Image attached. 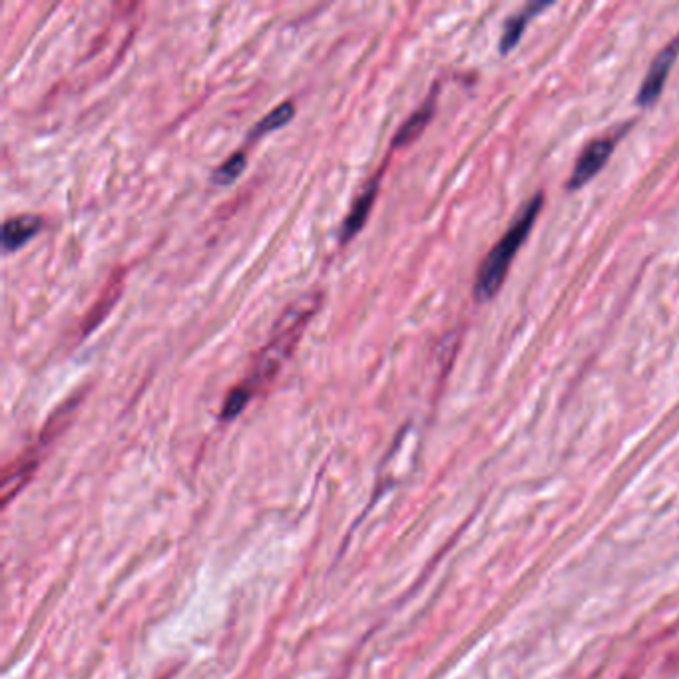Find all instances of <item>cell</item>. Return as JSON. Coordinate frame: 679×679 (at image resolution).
I'll return each mask as SVG.
<instances>
[{
    "mask_svg": "<svg viewBox=\"0 0 679 679\" xmlns=\"http://www.w3.org/2000/svg\"><path fill=\"white\" fill-rule=\"evenodd\" d=\"M321 299H323L321 291L313 289L301 295L297 301H293L289 309H285V313L279 317L271 333L269 343L263 347V351L255 359L247 377L237 387H233L231 393L227 395L226 405L222 409L224 421L235 419L253 399V395L269 387L271 381L279 375L283 363L289 359L299 339L303 337L307 323L321 307Z\"/></svg>",
    "mask_w": 679,
    "mask_h": 679,
    "instance_id": "obj_1",
    "label": "cell"
},
{
    "mask_svg": "<svg viewBox=\"0 0 679 679\" xmlns=\"http://www.w3.org/2000/svg\"><path fill=\"white\" fill-rule=\"evenodd\" d=\"M542 206H544V196L536 194L522 208V212L506 229V233L498 239V243L488 251V255L484 257V261L478 269L476 283H474V295H476L478 301H488L500 291V287H502V283L508 275V269L514 261V255L524 245L528 233L534 227L536 218L540 216Z\"/></svg>",
    "mask_w": 679,
    "mask_h": 679,
    "instance_id": "obj_2",
    "label": "cell"
},
{
    "mask_svg": "<svg viewBox=\"0 0 679 679\" xmlns=\"http://www.w3.org/2000/svg\"><path fill=\"white\" fill-rule=\"evenodd\" d=\"M616 136H604V138H596L592 140L582 154L578 156V162L572 170V176L566 184L568 192H574L578 188H582L584 184H588L610 160L614 148H616Z\"/></svg>",
    "mask_w": 679,
    "mask_h": 679,
    "instance_id": "obj_3",
    "label": "cell"
},
{
    "mask_svg": "<svg viewBox=\"0 0 679 679\" xmlns=\"http://www.w3.org/2000/svg\"><path fill=\"white\" fill-rule=\"evenodd\" d=\"M678 54L679 36L678 38H674V40H672V42L656 56V60L652 62L650 72L646 74V78H644V82H642V86H640V92H638V104H640V106H650V104H654V102L660 98V94H662V90H664V86H666V80H668V76H670V70H672V66H674Z\"/></svg>",
    "mask_w": 679,
    "mask_h": 679,
    "instance_id": "obj_4",
    "label": "cell"
},
{
    "mask_svg": "<svg viewBox=\"0 0 679 679\" xmlns=\"http://www.w3.org/2000/svg\"><path fill=\"white\" fill-rule=\"evenodd\" d=\"M379 184H381V172L363 188V192L353 202V208L349 210L347 218L343 220L341 229H339V241L341 243H349L367 224L371 210H373V204H375L377 194H379Z\"/></svg>",
    "mask_w": 679,
    "mask_h": 679,
    "instance_id": "obj_5",
    "label": "cell"
},
{
    "mask_svg": "<svg viewBox=\"0 0 679 679\" xmlns=\"http://www.w3.org/2000/svg\"><path fill=\"white\" fill-rule=\"evenodd\" d=\"M42 226H44L42 218H38L34 214H22V216L6 220L4 227H2V245H4V251L20 249L34 235H38V231L42 229Z\"/></svg>",
    "mask_w": 679,
    "mask_h": 679,
    "instance_id": "obj_6",
    "label": "cell"
},
{
    "mask_svg": "<svg viewBox=\"0 0 679 679\" xmlns=\"http://www.w3.org/2000/svg\"><path fill=\"white\" fill-rule=\"evenodd\" d=\"M550 6V2H532V4H526L520 12H514L506 22H504V28H502V36H500V52L502 54H508L522 38L528 22L540 14L542 10H546Z\"/></svg>",
    "mask_w": 679,
    "mask_h": 679,
    "instance_id": "obj_7",
    "label": "cell"
},
{
    "mask_svg": "<svg viewBox=\"0 0 679 679\" xmlns=\"http://www.w3.org/2000/svg\"><path fill=\"white\" fill-rule=\"evenodd\" d=\"M435 108H437V90L433 94H429L425 104L417 112H413L407 118V122L399 128V132L393 138V148H405L413 140H417L423 134V130L427 128V124L433 120Z\"/></svg>",
    "mask_w": 679,
    "mask_h": 679,
    "instance_id": "obj_8",
    "label": "cell"
},
{
    "mask_svg": "<svg viewBox=\"0 0 679 679\" xmlns=\"http://www.w3.org/2000/svg\"><path fill=\"white\" fill-rule=\"evenodd\" d=\"M293 116H295V104H293V102H283V104H279L277 108H273L267 116H263V118L253 126V130L249 132V140H253V138L257 140V138H261V136H265V134H269V132L279 130L281 126H285L287 122H291Z\"/></svg>",
    "mask_w": 679,
    "mask_h": 679,
    "instance_id": "obj_9",
    "label": "cell"
},
{
    "mask_svg": "<svg viewBox=\"0 0 679 679\" xmlns=\"http://www.w3.org/2000/svg\"><path fill=\"white\" fill-rule=\"evenodd\" d=\"M120 285H122V273L114 279L112 285H108V289L102 293L100 301H98V303L94 305V309L86 315V329H84V333H88L90 329H94V327L106 317L110 305H114V301H116V297H118V293H120Z\"/></svg>",
    "mask_w": 679,
    "mask_h": 679,
    "instance_id": "obj_10",
    "label": "cell"
},
{
    "mask_svg": "<svg viewBox=\"0 0 679 679\" xmlns=\"http://www.w3.org/2000/svg\"><path fill=\"white\" fill-rule=\"evenodd\" d=\"M245 166H247V156H245V152H243V150H241V152H235L229 160H226V162L214 172L212 182H214L216 186H229V184H233V182L243 174Z\"/></svg>",
    "mask_w": 679,
    "mask_h": 679,
    "instance_id": "obj_11",
    "label": "cell"
}]
</instances>
